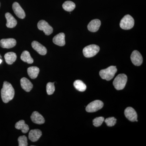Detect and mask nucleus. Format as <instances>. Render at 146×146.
<instances>
[{
	"label": "nucleus",
	"instance_id": "nucleus-30",
	"mask_svg": "<svg viewBox=\"0 0 146 146\" xmlns=\"http://www.w3.org/2000/svg\"><path fill=\"white\" fill-rule=\"evenodd\" d=\"M0 5H1V4H0Z\"/></svg>",
	"mask_w": 146,
	"mask_h": 146
},
{
	"label": "nucleus",
	"instance_id": "nucleus-26",
	"mask_svg": "<svg viewBox=\"0 0 146 146\" xmlns=\"http://www.w3.org/2000/svg\"><path fill=\"white\" fill-rule=\"evenodd\" d=\"M104 121V118L103 117H100L95 118L93 120L94 125L96 127H98L102 125Z\"/></svg>",
	"mask_w": 146,
	"mask_h": 146
},
{
	"label": "nucleus",
	"instance_id": "nucleus-17",
	"mask_svg": "<svg viewBox=\"0 0 146 146\" xmlns=\"http://www.w3.org/2000/svg\"><path fill=\"white\" fill-rule=\"evenodd\" d=\"M5 18L7 19L6 26L9 28H13L16 26L17 22L16 19L9 13L5 14Z\"/></svg>",
	"mask_w": 146,
	"mask_h": 146
},
{
	"label": "nucleus",
	"instance_id": "nucleus-21",
	"mask_svg": "<svg viewBox=\"0 0 146 146\" xmlns=\"http://www.w3.org/2000/svg\"><path fill=\"white\" fill-rule=\"evenodd\" d=\"M39 72V68L35 66H32L28 68L27 72L29 76L31 79H35L37 78Z\"/></svg>",
	"mask_w": 146,
	"mask_h": 146
},
{
	"label": "nucleus",
	"instance_id": "nucleus-7",
	"mask_svg": "<svg viewBox=\"0 0 146 146\" xmlns=\"http://www.w3.org/2000/svg\"><path fill=\"white\" fill-rule=\"evenodd\" d=\"M37 27L39 30L43 31L45 35H49L53 32V28L48 23L44 20L39 21L37 24Z\"/></svg>",
	"mask_w": 146,
	"mask_h": 146
},
{
	"label": "nucleus",
	"instance_id": "nucleus-18",
	"mask_svg": "<svg viewBox=\"0 0 146 146\" xmlns=\"http://www.w3.org/2000/svg\"><path fill=\"white\" fill-rule=\"evenodd\" d=\"M21 87L27 92H30L33 87V85L30 81L26 78H23L21 80Z\"/></svg>",
	"mask_w": 146,
	"mask_h": 146
},
{
	"label": "nucleus",
	"instance_id": "nucleus-2",
	"mask_svg": "<svg viewBox=\"0 0 146 146\" xmlns=\"http://www.w3.org/2000/svg\"><path fill=\"white\" fill-rule=\"evenodd\" d=\"M117 71V70L116 66H110L100 71V75L103 79L109 81L114 78Z\"/></svg>",
	"mask_w": 146,
	"mask_h": 146
},
{
	"label": "nucleus",
	"instance_id": "nucleus-22",
	"mask_svg": "<svg viewBox=\"0 0 146 146\" xmlns=\"http://www.w3.org/2000/svg\"><path fill=\"white\" fill-rule=\"evenodd\" d=\"M21 60L24 62H26L29 64H32L33 63V59L31 56L29 52L27 51H24L21 54Z\"/></svg>",
	"mask_w": 146,
	"mask_h": 146
},
{
	"label": "nucleus",
	"instance_id": "nucleus-3",
	"mask_svg": "<svg viewBox=\"0 0 146 146\" xmlns=\"http://www.w3.org/2000/svg\"><path fill=\"white\" fill-rule=\"evenodd\" d=\"M127 80V76L125 74H120L115 78L113 84L117 90H122L125 87Z\"/></svg>",
	"mask_w": 146,
	"mask_h": 146
},
{
	"label": "nucleus",
	"instance_id": "nucleus-5",
	"mask_svg": "<svg viewBox=\"0 0 146 146\" xmlns=\"http://www.w3.org/2000/svg\"><path fill=\"white\" fill-rule=\"evenodd\" d=\"M134 20L130 15H126L121 20L120 26L123 29L129 30L133 27Z\"/></svg>",
	"mask_w": 146,
	"mask_h": 146
},
{
	"label": "nucleus",
	"instance_id": "nucleus-9",
	"mask_svg": "<svg viewBox=\"0 0 146 146\" xmlns=\"http://www.w3.org/2000/svg\"><path fill=\"white\" fill-rule=\"evenodd\" d=\"M131 60L133 65L140 66L143 62V58L141 54L137 50L133 51L131 55Z\"/></svg>",
	"mask_w": 146,
	"mask_h": 146
},
{
	"label": "nucleus",
	"instance_id": "nucleus-13",
	"mask_svg": "<svg viewBox=\"0 0 146 146\" xmlns=\"http://www.w3.org/2000/svg\"><path fill=\"white\" fill-rule=\"evenodd\" d=\"M101 22L98 19H94L89 23L88 25V30L92 32H96L98 30Z\"/></svg>",
	"mask_w": 146,
	"mask_h": 146
},
{
	"label": "nucleus",
	"instance_id": "nucleus-6",
	"mask_svg": "<svg viewBox=\"0 0 146 146\" xmlns=\"http://www.w3.org/2000/svg\"><path fill=\"white\" fill-rule=\"evenodd\" d=\"M104 103L101 101L96 100L91 102L86 107V110L88 112H96L102 108Z\"/></svg>",
	"mask_w": 146,
	"mask_h": 146
},
{
	"label": "nucleus",
	"instance_id": "nucleus-29",
	"mask_svg": "<svg viewBox=\"0 0 146 146\" xmlns=\"http://www.w3.org/2000/svg\"><path fill=\"white\" fill-rule=\"evenodd\" d=\"M2 60L1 59H0V64L2 63Z\"/></svg>",
	"mask_w": 146,
	"mask_h": 146
},
{
	"label": "nucleus",
	"instance_id": "nucleus-14",
	"mask_svg": "<svg viewBox=\"0 0 146 146\" xmlns=\"http://www.w3.org/2000/svg\"><path fill=\"white\" fill-rule=\"evenodd\" d=\"M53 42L55 44L60 46H63L65 45V35L63 33H59L55 36L53 39Z\"/></svg>",
	"mask_w": 146,
	"mask_h": 146
},
{
	"label": "nucleus",
	"instance_id": "nucleus-28",
	"mask_svg": "<svg viewBox=\"0 0 146 146\" xmlns=\"http://www.w3.org/2000/svg\"><path fill=\"white\" fill-rule=\"evenodd\" d=\"M105 122L106 123L108 126L112 127L116 124L117 119L114 117H112L106 119Z\"/></svg>",
	"mask_w": 146,
	"mask_h": 146
},
{
	"label": "nucleus",
	"instance_id": "nucleus-20",
	"mask_svg": "<svg viewBox=\"0 0 146 146\" xmlns=\"http://www.w3.org/2000/svg\"><path fill=\"white\" fill-rule=\"evenodd\" d=\"M15 127L17 129H21L23 133H27L29 130V126L25 123L24 120H21L16 123L15 125Z\"/></svg>",
	"mask_w": 146,
	"mask_h": 146
},
{
	"label": "nucleus",
	"instance_id": "nucleus-11",
	"mask_svg": "<svg viewBox=\"0 0 146 146\" xmlns=\"http://www.w3.org/2000/svg\"><path fill=\"white\" fill-rule=\"evenodd\" d=\"M12 8L14 13L17 17L21 19H24L25 18L26 15L25 11L18 3L17 2L13 3Z\"/></svg>",
	"mask_w": 146,
	"mask_h": 146
},
{
	"label": "nucleus",
	"instance_id": "nucleus-1",
	"mask_svg": "<svg viewBox=\"0 0 146 146\" xmlns=\"http://www.w3.org/2000/svg\"><path fill=\"white\" fill-rule=\"evenodd\" d=\"M15 91L12 85L9 82L5 81L1 91V96L3 102L7 103L14 98Z\"/></svg>",
	"mask_w": 146,
	"mask_h": 146
},
{
	"label": "nucleus",
	"instance_id": "nucleus-10",
	"mask_svg": "<svg viewBox=\"0 0 146 146\" xmlns=\"http://www.w3.org/2000/svg\"><path fill=\"white\" fill-rule=\"evenodd\" d=\"M16 44V41L13 38L2 39L0 41V46L4 48H11Z\"/></svg>",
	"mask_w": 146,
	"mask_h": 146
},
{
	"label": "nucleus",
	"instance_id": "nucleus-8",
	"mask_svg": "<svg viewBox=\"0 0 146 146\" xmlns=\"http://www.w3.org/2000/svg\"><path fill=\"white\" fill-rule=\"evenodd\" d=\"M125 115L128 119L131 122L138 121V115L135 110L132 108H127L124 111Z\"/></svg>",
	"mask_w": 146,
	"mask_h": 146
},
{
	"label": "nucleus",
	"instance_id": "nucleus-4",
	"mask_svg": "<svg viewBox=\"0 0 146 146\" xmlns=\"http://www.w3.org/2000/svg\"><path fill=\"white\" fill-rule=\"evenodd\" d=\"M100 48L98 45L92 44L85 47L83 50L84 55L86 58L94 57L98 53Z\"/></svg>",
	"mask_w": 146,
	"mask_h": 146
},
{
	"label": "nucleus",
	"instance_id": "nucleus-12",
	"mask_svg": "<svg viewBox=\"0 0 146 146\" xmlns=\"http://www.w3.org/2000/svg\"><path fill=\"white\" fill-rule=\"evenodd\" d=\"M32 46L39 54L42 55H45L46 54L47 51L46 47L41 44L39 42L33 41L32 43Z\"/></svg>",
	"mask_w": 146,
	"mask_h": 146
},
{
	"label": "nucleus",
	"instance_id": "nucleus-24",
	"mask_svg": "<svg viewBox=\"0 0 146 146\" xmlns=\"http://www.w3.org/2000/svg\"><path fill=\"white\" fill-rule=\"evenodd\" d=\"M63 7L64 10L70 12L75 8L76 5L71 1H66L63 4Z\"/></svg>",
	"mask_w": 146,
	"mask_h": 146
},
{
	"label": "nucleus",
	"instance_id": "nucleus-16",
	"mask_svg": "<svg viewBox=\"0 0 146 146\" xmlns=\"http://www.w3.org/2000/svg\"><path fill=\"white\" fill-rule=\"evenodd\" d=\"M42 135V131L39 129H33L29 133V138L32 142H36L39 140Z\"/></svg>",
	"mask_w": 146,
	"mask_h": 146
},
{
	"label": "nucleus",
	"instance_id": "nucleus-19",
	"mask_svg": "<svg viewBox=\"0 0 146 146\" xmlns=\"http://www.w3.org/2000/svg\"><path fill=\"white\" fill-rule=\"evenodd\" d=\"M4 57L6 62L9 65H11L13 64L16 61L17 58L16 54L13 52L7 53L5 55Z\"/></svg>",
	"mask_w": 146,
	"mask_h": 146
},
{
	"label": "nucleus",
	"instance_id": "nucleus-25",
	"mask_svg": "<svg viewBox=\"0 0 146 146\" xmlns=\"http://www.w3.org/2000/svg\"><path fill=\"white\" fill-rule=\"evenodd\" d=\"M54 82H49L46 85V91L48 95H51L54 94L55 91Z\"/></svg>",
	"mask_w": 146,
	"mask_h": 146
},
{
	"label": "nucleus",
	"instance_id": "nucleus-15",
	"mask_svg": "<svg viewBox=\"0 0 146 146\" xmlns=\"http://www.w3.org/2000/svg\"><path fill=\"white\" fill-rule=\"evenodd\" d=\"M31 118L32 121L37 124H42L45 123V119L43 116L36 111L33 112Z\"/></svg>",
	"mask_w": 146,
	"mask_h": 146
},
{
	"label": "nucleus",
	"instance_id": "nucleus-27",
	"mask_svg": "<svg viewBox=\"0 0 146 146\" xmlns=\"http://www.w3.org/2000/svg\"><path fill=\"white\" fill-rule=\"evenodd\" d=\"M18 141L19 146H27L28 145L27 139L26 136H20L18 138Z\"/></svg>",
	"mask_w": 146,
	"mask_h": 146
},
{
	"label": "nucleus",
	"instance_id": "nucleus-23",
	"mask_svg": "<svg viewBox=\"0 0 146 146\" xmlns=\"http://www.w3.org/2000/svg\"><path fill=\"white\" fill-rule=\"evenodd\" d=\"M75 88L78 91L84 92L86 90V86L83 82L80 80H76L74 82Z\"/></svg>",
	"mask_w": 146,
	"mask_h": 146
}]
</instances>
